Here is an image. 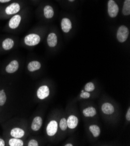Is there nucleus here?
<instances>
[{"mask_svg":"<svg viewBox=\"0 0 130 146\" xmlns=\"http://www.w3.org/2000/svg\"><path fill=\"white\" fill-rule=\"evenodd\" d=\"M4 125V134L7 137L25 139L27 135V129L26 122L24 121L19 120L17 123L12 121Z\"/></svg>","mask_w":130,"mask_h":146,"instance_id":"1","label":"nucleus"},{"mask_svg":"<svg viewBox=\"0 0 130 146\" xmlns=\"http://www.w3.org/2000/svg\"><path fill=\"white\" fill-rule=\"evenodd\" d=\"M24 0H15L9 4L4 5L2 12L0 14V19H7L10 18L22 9L26 8Z\"/></svg>","mask_w":130,"mask_h":146,"instance_id":"2","label":"nucleus"},{"mask_svg":"<svg viewBox=\"0 0 130 146\" xmlns=\"http://www.w3.org/2000/svg\"><path fill=\"white\" fill-rule=\"evenodd\" d=\"M27 9L26 8L22 9L19 13L11 17L7 23L6 30L8 31H15L18 29L23 23L27 15Z\"/></svg>","mask_w":130,"mask_h":146,"instance_id":"3","label":"nucleus"},{"mask_svg":"<svg viewBox=\"0 0 130 146\" xmlns=\"http://www.w3.org/2000/svg\"><path fill=\"white\" fill-rule=\"evenodd\" d=\"M41 39L42 37L40 32H31L23 38L22 44L26 47H34L39 44Z\"/></svg>","mask_w":130,"mask_h":146,"instance_id":"4","label":"nucleus"},{"mask_svg":"<svg viewBox=\"0 0 130 146\" xmlns=\"http://www.w3.org/2000/svg\"><path fill=\"white\" fill-rule=\"evenodd\" d=\"M17 40L15 37H6L0 39V53L11 51L15 47Z\"/></svg>","mask_w":130,"mask_h":146,"instance_id":"5","label":"nucleus"},{"mask_svg":"<svg viewBox=\"0 0 130 146\" xmlns=\"http://www.w3.org/2000/svg\"><path fill=\"white\" fill-rule=\"evenodd\" d=\"M40 5L39 10L43 18L47 20L53 18L55 15V11L51 4L48 3H42Z\"/></svg>","mask_w":130,"mask_h":146,"instance_id":"6","label":"nucleus"},{"mask_svg":"<svg viewBox=\"0 0 130 146\" xmlns=\"http://www.w3.org/2000/svg\"><path fill=\"white\" fill-rule=\"evenodd\" d=\"M20 66V61L18 60H11L5 65L3 72L6 75L14 74L19 70Z\"/></svg>","mask_w":130,"mask_h":146,"instance_id":"7","label":"nucleus"},{"mask_svg":"<svg viewBox=\"0 0 130 146\" xmlns=\"http://www.w3.org/2000/svg\"><path fill=\"white\" fill-rule=\"evenodd\" d=\"M120 7L115 0H107V12L110 18H115L119 13Z\"/></svg>","mask_w":130,"mask_h":146,"instance_id":"8","label":"nucleus"},{"mask_svg":"<svg viewBox=\"0 0 130 146\" xmlns=\"http://www.w3.org/2000/svg\"><path fill=\"white\" fill-rule=\"evenodd\" d=\"M129 29L125 25H121L119 27L116 33V38L117 41L120 43L125 42L129 36Z\"/></svg>","mask_w":130,"mask_h":146,"instance_id":"9","label":"nucleus"},{"mask_svg":"<svg viewBox=\"0 0 130 146\" xmlns=\"http://www.w3.org/2000/svg\"><path fill=\"white\" fill-rule=\"evenodd\" d=\"M50 93V90L48 86L43 84L40 86L36 92V96L39 100H44L47 98Z\"/></svg>","mask_w":130,"mask_h":146,"instance_id":"10","label":"nucleus"},{"mask_svg":"<svg viewBox=\"0 0 130 146\" xmlns=\"http://www.w3.org/2000/svg\"><path fill=\"white\" fill-rule=\"evenodd\" d=\"M43 125V119L40 115H36L32 119L31 125L30 129L32 132H37L40 130Z\"/></svg>","mask_w":130,"mask_h":146,"instance_id":"11","label":"nucleus"},{"mask_svg":"<svg viewBox=\"0 0 130 146\" xmlns=\"http://www.w3.org/2000/svg\"><path fill=\"white\" fill-rule=\"evenodd\" d=\"M59 125L56 121L51 120L50 121L46 126V134L49 137H52L54 136L58 131Z\"/></svg>","mask_w":130,"mask_h":146,"instance_id":"12","label":"nucleus"},{"mask_svg":"<svg viewBox=\"0 0 130 146\" xmlns=\"http://www.w3.org/2000/svg\"><path fill=\"white\" fill-rule=\"evenodd\" d=\"M41 64L38 60H32L27 64L26 68L29 72L34 73L39 70L41 68Z\"/></svg>","mask_w":130,"mask_h":146,"instance_id":"13","label":"nucleus"},{"mask_svg":"<svg viewBox=\"0 0 130 146\" xmlns=\"http://www.w3.org/2000/svg\"><path fill=\"white\" fill-rule=\"evenodd\" d=\"M60 26L62 31L65 33H69L73 28V23H72L71 19L67 17L63 18L61 19Z\"/></svg>","mask_w":130,"mask_h":146,"instance_id":"14","label":"nucleus"},{"mask_svg":"<svg viewBox=\"0 0 130 146\" xmlns=\"http://www.w3.org/2000/svg\"><path fill=\"white\" fill-rule=\"evenodd\" d=\"M7 145L9 146H23L25 145V141L24 139L15 138L12 137H8L6 140Z\"/></svg>","mask_w":130,"mask_h":146,"instance_id":"15","label":"nucleus"},{"mask_svg":"<svg viewBox=\"0 0 130 146\" xmlns=\"http://www.w3.org/2000/svg\"><path fill=\"white\" fill-rule=\"evenodd\" d=\"M47 46L50 48H54L57 46L58 44V37L54 32L50 33L46 38Z\"/></svg>","mask_w":130,"mask_h":146,"instance_id":"16","label":"nucleus"},{"mask_svg":"<svg viewBox=\"0 0 130 146\" xmlns=\"http://www.w3.org/2000/svg\"><path fill=\"white\" fill-rule=\"evenodd\" d=\"M67 126L70 129H75L79 123V119L77 116L74 115H71L68 116V119H67Z\"/></svg>","mask_w":130,"mask_h":146,"instance_id":"17","label":"nucleus"},{"mask_svg":"<svg viewBox=\"0 0 130 146\" xmlns=\"http://www.w3.org/2000/svg\"><path fill=\"white\" fill-rule=\"evenodd\" d=\"M101 110H102L103 113L108 115L113 114L115 111L114 106L109 103H105L103 104L101 107Z\"/></svg>","mask_w":130,"mask_h":146,"instance_id":"18","label":"nucleus"},{"mask_svg":"<svg viewBox=\"0 0 130 146\" xmlns=\"http://www.w3.org/2000/svg\"><path fill=\"white\" fill-rule=\"evenodd\" d=\"M121 13L125 17L130 15V0H124Z\"/></svg>","mask_w":130,"mask_h":146,"instance_id":"19","label":"nucleus"},{"mask_svg":"<svg viewBox=\"0 0 130 146\" xmlns=\"http://www.w3.org/2000/svg\"><path fill=\"white\" fill-rule=\"evenodd\" d=\"M82 113L85 117H93L96 115L97 111L94 107H89L84 109Z\"/></svg>","mask_w":130,"mask_h":146,"instance_id":"20","label":"nucleus"},{"mask_svg":"<svg viewBox=\"0 0 130 146\" xmlns=\"http://www.w3.org/2000/svg\"><path fill=\"white\" fill-rule=\"evenodd\" d=\"M90 132L92 133L94 137H97L100 135V129L99 126L96 125H91L89 127Z\"/></svg>","mask_w":130,"mask_h":146,"instance_id":"21","label":"nucleus"},{"mask_svg":"<svg viewBox=\"0 0 130 146\" xmlns=\"http://www.w3.org/2000/svg\"><path fill=\"white\" fill-rule=\"evenodd\" d=\"M95 89V86L93 83L92 82H88L86 83L84 87V90L87 92H93Z\"/></svg>","mask_w":130,"mask_h":146,"instance_id":"22","label":"nucleus"},{"mask_svg":"<svg viewBox=\"0 0 130 146\" xmlns=\"http://www.w3.org/2000/svg\"><path fill=\"white\" fill-rule=\"evenodd\" d=\"M25 145L27 146H39L40 145V143L37 139L31 138L26 142Z\"/></svg>","mask_w":130,"mask_h":146,"instance_id":"23","label":"nucleus"},{"mask_svg":"<svg viewBox=\"0 0 130 146\" xmlns=\"http://www.w3.org/2000/svg\"><path fill=\"white\" fill-rule=\"evenodd\" d=\"M59 127L62 131H65L67 129L68 126H67V119L65 118H63L60 119V121L59 123Z\"/></svg>","mask_w":130,"mask_h":146,"instance_id":"24","label":"nucleus"},{"mask_svg":"<svg viewBox=\"0 0 130 146\" xmlns=\"http://www.w3.org/2000/svg\"><path fill=\"white\" fill-rule=\"evenodd\" d=\"M91 97V94L89 93V92H87L83 91L82 92H81V94H80V97L83 99H88L89 98Z\"/></svg>","mask_w":130,"mask_h":146,"instance_id":"25","label":"nucleus"},{"mask_svg":"<svg viewBox=\"0 0 130 146\" xmlns=\"http://www.w3.org/2000/svg\"><path fill=\"white\" fill-rule=\"evenodd\" d=\"M13 1H15V0H0V5H6L7 4H9Z\"/></svg>","mask_w":130,"mask_h":146,"instance_id":"26","label":"nucleus"},{"mask_svg":"<svg viewBox=\"0 0 130 146\" xmlns=\"http://www.w3.org/2000/svg\"><path fill=\"white\" fill-rule=\"evenodd\" d=\"M5 145H7L6 140H5L1 137H0V146H5Z\"/></svg>","mask_w":130,"mask_h":146,"instance_id":"27","label":"nucleus"},{"mask_svg":"<svg viewBox=\"0 0 130 146\" xmlns=\"http://www.w3.org/2000/svg\"><path fill=\"white\" fill-rule=\"evenodd\" d=\"M125 118L127 119V121H130V108H129L127 110V112L126 113V115H125Z\"/></svg>","mask_w":130,"mask_h":146,"instance_id":"28","label":"nucleus"},{"mask_svg":"<svg viewBox=\"0 0 130 146\" xmlns=\"http://www.w3.org/2000/svg\"><path fill=\"white\" fill-rule=\"evenodd\" d=\"M29 1H31L32 3L37 4V3H39L41 1V0H29Z\"/></svg>","mask_w":130,"mask_h":146,"instance_id":"29","label":"nucleus"},{"mask_svg":"<svg viewBox=\"0 0 130 146\" xmlns=\"http://www.w3.org/2000/svg\"><path fill=\"white\" fill-rule=\"evenodd\" d=\"M67 1L70 4H73L77 1V0H67Z\"/></svg>","mask_w":130,"mask_h":146,"instance_id":"30","label":"nucleus"},{"mask_svg":"<svg viewBox=\"0 0 130 146\" xmlns=\"http://www.w3.org/2000/svg\"><path fill=\"white\" fill-rule=\"evenodd\" d=\"M3 7H4V5H0V14H1V12H2V10H3Z\"/></svg>","mask_w":130,"mask_h":146,"instance_id":"31","label":"nucleus"},{"mask_svg":"<svg viewBox=\"0 0 130 146\" xmlns=\"http://www.w3.org/2000/svg\"><path fill=\"white\" fill-rule=\"evenodd\" d=\"M65 146H73V144H71V143H68V144H66L65 145H64Z\"/></svg>","mask_w":130,"mask_h":146,"instance_id":"32","label":"nucleus"}]
</instances>
